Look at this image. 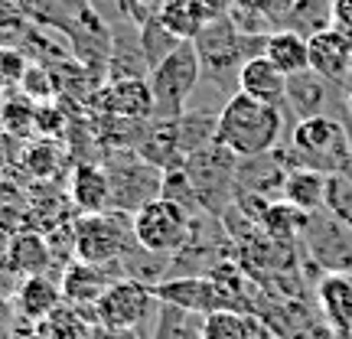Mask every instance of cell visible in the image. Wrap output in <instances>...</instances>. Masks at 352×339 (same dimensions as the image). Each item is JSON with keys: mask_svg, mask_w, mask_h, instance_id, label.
Here are the masks:
<instances>
[{"mask_svg": "<svg viewBox=\"0 0 352 339\" xmlns=\"http://www.w3.org/2000/svg\"><path fill=\"white\" fill-rule=\"evenodd\" d=\"M267 36H254V33H241L232 23V17H215L196 39L202 63V78H209L219 91H226V98H232L239 91V76L241 69L252 63L254 56H264Z\"/></svg>", "mask_w": 352, "mask_h": 339, "instance_id": "cell-2", "label": "cell"}, {"mask_svg": "<svg viewBox=\"0 0 352 339\" xmlns=\"http://www.w3.org/2000/svg\"><path fill=\"white\" fill-rule=\"evenodd\" d=\"M284 179H287V164L277 157V151L261 153V157H239V199L252 196V199L271 202L284 196Z\"/></svg>", "mask_w": 352, "mask_h": 339, "instance_id": "cell-13", "label": "cell"}, {"mask_svg": "<svg viewBox=\"0 0 352 339\" xmlns=\"http://www.w3.org/2000/svg\"><path fill=\"white\" fill-rule=\"evenodd\" d=\"M277 157L287 164V170L310 166L320 173H342L352 164L349 127L342 118H333V114L303 118L287 134V151L277 147Z\"/></svg>", "mask_w": 352, "mask_h": 339, "instance_id": "cell-3", "label": "cell"}, {"mask_svg": "<svg viewBox=\"0 0 352 339\" xmlns=\"http://www.w3.org/2000/svg\"><path fill=\"white\" fill-rule=\"evenodd\" d=\"M104 170L111 176V209L121 212H138L164 193V173L160 166L144 160L138 151H111L104 160Z\"/></svg>", "mask_w": 352, "mask_h": 339, "instance_id": "cell-7", "label": "cell"}, {"mask_svg": "<svg viewBox=\"0 0 352 339\" xmlns=\"http://www.w3.org/2000/svg\"><path fill=\"white\" fill-rule=\"evenodd\" d=\"M239 91L252 95L254 101H264V105H287V76L267 56H254L241 69Z\"/></svg>", "mask_w": 352, "mask_h": 339, "instance_id": "cell-18", "label": "cell"}, {"mask_svg": "<svg viewBox=\"0 0 352 339\" xmlns=\"http://www.w3.org/2000/svg\"><path fill=\"white\" fill-rule=\"evenodd\" d=\"M63 303V287L46 274H33V277H23L20 287H16V314L23 320H50Z\"/></svg>", "mask_w": 352, "mask_h": 339, "instance_id": "cell-19", "label": "cell"}, {"mask_svg": "<svg viewBox=\"0 0 352 339\" xmlns=\"http://www.w3.org/2000/svg\"><path fill=\"white\" fill-rule=\"evenodd\" d=\"M333 26L352 43V0H336L333 3Z\"/></svg>", "mask_w": 352, "mask_h": 339, "instance_id": "cell-37", "label": "cell"}, {"mask_svg": "<svg viewBox=\"0 0 352 339\" xmlns=\"http://www.w3.org/2000/svg\"><path fill=\"white\" fill-rule=\"evenodd\" d=\"M138 43H140V52H144V59H147V65H160L170 56V52L183 43V39H176L170 30H166L164 23H160V17L157 20H151V23L138 26Z\"/></svg>", "mask_w": 352, "mask_h": 339, "instance_id": "cell-28", "label": "cell"}, {"mask_svg": "<svg viewBox=\"0 0 352 339\" xmlns=\"http://www.w3.org/2000/svg\"><path fill=\"white\" fill-rule=\"evenodd\" d=\"M104 114H121V118H138L151 121L153 118V91L147 78H108V85L98 88L95 95Z\"/></svg>", "mask_w": 352, "mask_h": 339, "instance_id": "cell-15", "label": "cell"}, {"mask_svg": "<svg viewBox=\"0 0 352 339\" xmlns=\"http://www.w3.org/2000/svg\"><path fill=\"white\" fill-rule=\"evenodd\" d=\"M287 131V108L284 105H264L245 91H235L219 108V131L215 140L228 147L235 157H261L280 147Z\"/></svg>", "mask_w": 352, "mask_h": 339, "instance_id": "cell-1", "label": "cell"}, {"mask_svg": "<svg viewBox=\"0 0 352 339\" xmlns=\"http://www.w3.org/2000/svg\"><path fill=\"white\" fill-rule=\"evenodd\" d=\"M52 264V248L50 239L39 235L33 228H20L10 241V254H7V267L20 277H33V274H46Z\"/></svg>", "mask_w": 352, "mask_h": 339, "instance_id": "cell-21", "label": "cell"}, {"mask_svg": "<svg viewBox=\"0 0 352 339\" xmlns=\"http://www.w3.org/2000/svg\"><path fill=\"white\" fill-rule=\"evenodd\" d=\"M333 3L336 0H297L284 20V30H294V33L310 39L314 33L333 26Z\"/></svg>", "mask_w": 352, "mask_h": 339, "instance_id": "cell-27", "label": "cell"}, {"mask_svg": "<svg viewBox=\"0 0 352 339\" xmlns=\"http://www.w3.org/2000/svg\"><path fill=\"white\" fill-rule=\"evenodd\" d=\"M215 131H219V111L212 108H186L176 118V144H179L183 164H186V157L212 144Z\"/></svg>", "mask_w": 352, "mask_h": 339, "instance_id": "cell-24", "label": "cell"}, {"mask_svg": "<svg viewBox=\"0 0 352 339\" xmlns=\"http://www.w3.org/2000/svg\"><path fill=\"white\" fill-rule=\"evenodd\" d=\"M95 323L111 329H140L151 316L160 314V297L151 284L134 281V277H121L98 297L91 307Z\"/></svg>", "mask_w": 352, "mask_h": 339, "instance_id": "cell-9", "label": "cell"}, {"mask_svg": "<svg viewBox=\"0 0 352 339\" xmlns=\"http://www.w3.org/2000/svg\"><path fill=\"white\" fill-rule=\"evenodd\" d=\"M23 164H26V170H30L33 176L46 179V176H52L56 173V166H59V147L50 144V140H39V144H33V147L26 151Z\"/></svg>", "mask_w": 352, "mask_h": 339, "instance_id": "cell-31", "label": "cell"}, {"mask_svg": "<svg viewBox=\"0 0 352 339\" xmlns=\"http://www.w3.org/2000/svg\"><path fill=\"white\" fill-rule=\"evenodd\" d=\"M164 199L176 202V206H183L186 212L192 215H202V206H199V196H196V189H192V179L186 176L183 166H173V170H166L164 173V193H160Z\"/></svg>", "mask_w": 352, "mask_h": 339, "instance_id": "cell-29", "label": "cell"}, {"mask_svg": "<svg viewBox=\"0 0 352 339\" xmlns=\"http://www.w3.org/2000/svg\"><path fill=\"white\" fill-rule=\"evenodd\" d=\"M43 78H46V72H43L39 65H30V69H26L23 85H20V88H23L26 95H30V101H33V98H46V95L52 91L50 82H43Z\"/></svg>", "mask_w": 352, "mask_h": 339, "instance_id": "cell-36", "label": "cell"}, {"mask_svg": "<svg viewBox=\"0 0 352 339\" xmlns=\"http://www.w3.org/2000/svg\"><path fill=\"white\" fill-rule=\"evenodd\" d=\"M202 78V63L196 43H179L160 65L151 69V91H153V118L173 121L186 111L189 95L196 91Z\"/></svg>", "mask_w": 352, "mask_h": 339, "instance_id": "cell-6", "label": "cell"}, {"mask_svg": "<svg viewBox=\"0 0 352 339\" xmlns=\"http://www.w3.org/2000/svg\"><path fill=\"white\" fill-rule=\"evenodd\" d=\"M192 226H196V215L186 212L176 202L164 199V196L151 199L147 206H140L134 212V235H138V241L147 252L170 254V258L189 241Z\"/></svg>", "mask_w": 352, "mask_h": 339, "instance_id": "cell-8", "label": "cell"}, {"mask_svg": "<svg viewBox=\"0 0 352 339\" xmlns=\"http://www.w3.org/2000/svg\"><path fill=\"white\" fill-rule=\"evenodd\" d=\"M327 183L329 173H320V170H310V166H294V170H287L280 199L294 206V209H300L303 215L320 212L327 206Z\"/></svg>", "mask_w": 352, "mask_h": 339, "instance_id": "cell-20", "label": "cell"}, {"mask_svg": "<svg viewBox=\"0 0 352 339\" xmlns=\"http://www.w3.org/2000/svg\"><path fill=\"white\" fill-rule=\"evenodd\" d=\"M235 3H239V0H202V7L212 13V17H228Z\"/></svg>", "mask_w": 352, "mask_h": 339, "instance_id": "cell-39", "label": "cell"}, {"mask_svg": "<svg viewBox=\"0 0 352 339\" xmlns=\"http://www.w3.org/2000/svg\"><path fill=\"white\" fill-rule=\"evenodd\" d=\"M179 339H202V336H199V323L192 327V323L186 320V327H183V336H179Z\"/></svg>", "mask_w": 352, "mask_h": 339, "instance_id": "cell-40", "label": "cell"}, {"mask_svg": "<svg viewBox=\"0 0 352 339\" xmlns=\"http://www.w3.org/2000/svg\"><path fill=\"white\" fill-rule=\"evenodd\" d=\"M26 69H30V65H26L23 52L3 50V46H0V88H3V91H13V88L23 85Z\"/></svg>", "mask_w": 352, "mask_h": 339, "instance_id": "cell-33", "label": "cell"}, {"mask_svg": "<svg viewBox=\"0 0 352 339\" xmlns=\"http://www.w3.org/2000/svg\"><path fill=\"white\" fill-rule=\"evenodd\" d=\"M316 297L329 327L342 336H352V274H327L316 287Z\"/></svg>", "mask_w": 352, "mask_h": 339, "instance_id": "cell-22", "label": "cell"}, {"mask_svg": "<svg viewBox=\"0 0 352 339\" xmlns=\"http://www.w3.org/2000/svg\"><path fill=\"white\" fill-rule=\"evenodd\" d=\"M69 199H72V209H78V215L111 209V176L104 164H78L72 170Z\"/></svg>", "mask_w": 352, "mask_h": 339, "instance_id": "cell-16", "label": "cell"}, {"mask_svg": "<svg viewBox=\"0 0 352 339\" xmlns=\"http://www.w3.org/2000/svg\"><path fill=\"white\" fill-rule=\"evenodd\" d=\"M166 3L170 0H121V13L134 26H144V23H151V20H157Z\"/></svg>", "mask_w": 352, "mask_h": 339, "instance_id": "cell-35", "label": "cell"}, {"mask_svg": "<svg viewBox=\"0 0 352 339\" xmlns=\"http://www.w3.org/2000/svg\"><path fill=\"white\" fill-rule=\"evenodd\" d=\"M310 43V69L320 72L323 78L336 82L342 88H352V43L342 36L336 26H327L314 36Z\"/></svg>", "mask_w": 352, "mask_h": 339, "instance_id": "cell-14", "label": "cell"}, {"mask_svg": "<svg viewBox=\"0 0 352 339\" xmlns=\"http://www.w3.org/2000/svg\"><path fill=\"white\" fill-rule=\"evenodd\" d=\"M202 339H264L267 329L261 327L258 314L245 310H215L209 316H199Z\"/></svg>", "mask_w": 352, "mask_h": 339, "instance_id": "cell-23", "label": "cell"}, {"mask_svg": "<svg viewBox=\"0 0 352 339\" xmlns=\"http://www.w3.org/2000/svg\"><path fill=\"white\" fill-rule=\"evenodd\" d=\"M3 101H7V91L0 88V111H3Z\"/></svg>", "mask_w": 352, "mask_h": 339, "instance_id": "cell-42", "label": "cell"}, {"mask_svg": "<svg viewBox=\"0 0 352 339\" xmlns=\"http://www.w3.org/2000/svg\"><path fill=\"white\" fill-rule=\"evenodd\" d=\"M327 212H333L342 226L352 228V179L342 173H329L327 183Z\"/></svg>", "mask_w": 352, "mask_h": 339, "instance_id": "cell-30", "label": "cell"}, {"mask_svg": "<svg viewBox=\"0 0 352 339\" xmlns=\"http://www.w3.org/2000/svg\"><path fill=\"white\" fill-rule=\"evenodd\" d=\"M189 316L192 314H186V310L170 307V303L160 300V314H157V339H179Z\"/></svg>", "mask_w": 352, "mask_h": 339, "instance_id": "cell-34", "label": "cell"}, {"mask_svg": "<svg viewBox=\"0 0 352 339\" xmlns=\"http://www.w3.org/2000/svg\"><path fill=\"white\" fill-rule=\"evenodd\" d=\"M294 3L297 0H239L228 17L241 33L271 36L274 30H284V20L294 10Z\"/></svg>", "mask_w": 352, "mask_h": 339, "instance_id": "cell-17", "label": "cell"}, {"mask_svg": "<svg viewBox=\"0 0 352 339\" xmlns=\"http://www.w3.org/2000/svg\"><path fill=\"white\" fill-rule=\"evenodd\" d=\"M183 170L192 179V189H196L206 215H219L222 219L228 209H235V202H239V183H235L239 157L228 147L212 140L209 147H202L192 157H186Z\"/></svg>", "mask_w": 352, "mask_h": 339, "instance_id": "cell-4", "label": "cell"}, {"mask_svg": "<svg viewBox=\"0 0 352 339\" xmlns=\"http://www.w3.org/2000/svg\"><path fill=\"white\" fill-rule=\"evenodd\" d=\"M346 91L349 88L336 85L323 78L314 69H303L297 76H287V108L297 121L303 118H320V114H333L342 118L346 114Z\"/></svg>", "mask_w": 352, "mask_h": 339, "instance_id": "cell-11", "label": "cell"}, {"mask_svg": "<svg viewBox=\"0 0 352 339\" xmlns=\"http://www.w3.org/2000/svg\"><path fill=\"white\" fill-rule=\"evenodd\" d=\"M264 56L284 72V76H297L303 69H310V43L307 36L294 33V30H274L267 36Z\"/></svg>", "mask_w": 352, "mask_h": 339, "instance_id": "cell-26", "label": "cell"}, {"mask_svg": "<svg viewBox=\"0 0 352 339\" xmlns=\"http://www.w3.org/2000/svg\"><path fill=\"white\" fill-rule=\"evenodd\" d=\"M212 20L215 17L202 7V0H170L164 7V13H160V23H164L176 39H183V43H196L199 33L212 23Z\"/></svg>", "mask_w": 352, "mask_h": 339, "instance_id": "cell-25", "label": "cell"}, {"mask_svg": "<svg viewBox=\"0 0 352 339\" xmlns=\"http://www.w3.org/2000/svg\"><path fill=\"white\" fill-rule=\"evenodd\" d=\"M88 339H140V329H111V327H101L95 323Z\"/></svg>", "mask_w": 352, "mask_h": 339, "instance_id": "cell-38", "label": "cell"}, {"mask_svg": "<svg viewBox=\"0 0 352 339\" xmlns=\"http://www.w3.org/2000/svg\"><path fill=\"white\" fill-rule=\"evenodd\" d=\"M30 105H33V101H3L0 121H3V127H7L10 134H26V131L39 121L36 111H33Z\"/></svg>", "mask_w": 352, "mask_h": 339, "instance_id": "cell-32", "label": "cell"}, {"mask_svg": "<svg viewBox=\"0 0 352 339\" xmlns=\"http://www.w3.org/2000/svg\"><path fill=\"white\" fill-rule=\"evenodd\" d=\"M76 228V258L91 264H118L134 245V215L121 209H104V212H82L72 219Z\"/></svg>", "mask_w": 352, "mask_h": 339, "instance_id": "cell-5", "label": "cell"}, {"mask_svg": "<svg viewBox=\"0 0 352 339\" xmlns=\"http://www.w3.org/2000/svg\"><path fill=\"white\" fill-rule=\"evenodd\" d=\"M342 121H346V124H352V88L346 91V114H342Z\"/></svg>", "mask_w": 352, "mask_h": 339, "instance_id": "cell-41", "label": "cell"}, {"mask_svg": "<svg viewBox=\"0 0 352 339\" xmlns=\"http://www.w3.org/2000/svg\"><path fill=\"white\" fill-rule=\"evenodd\" d=\"M303 241L323 274H352V228L327 209L303 219Z\"/></svg>", "mask_w": 352, "mask_h": 339, "instance_id": "cell-10", "label": "cell"}, {"mask_svg": "<svg viewBox=\"0 0 352 339\" xmlns=\"http://www.w3.org/2000/svg\"><path fill=\"white\" fill-rule=\"evenodd\" d=\"M121 264H91V261H82L76 258L72 264H65L63 271V300L65 303H76V307H95L98 297L104 290L111 287L114 281H121Z\"/></svg>", "mask_w": 352, "mask_h": 339, "instance_id": "cell-12", "label": "cell"}]
</instances>
